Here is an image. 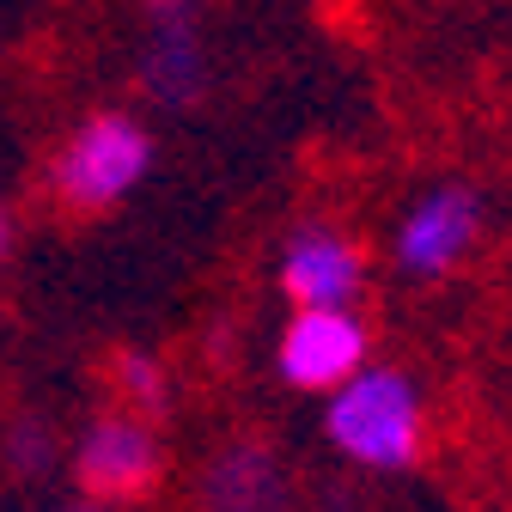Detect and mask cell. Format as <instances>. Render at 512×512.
I'll use <instances>...</instances> for the list:
<instances>
[{
    "instance_id": "1",
    "label": "cell",
    "mask_w": 512,
    "mask_h": 512,
    "mask_svg": "<svg viewBox=\"0 0 512 512\" xmlns=\"http://www.w3.org/2000/svg\"><path fill=\"white\" fill-rule=\"evenodd\" d=\"M324 427L330 445L360 470H409L421 458V397L397 366H360L348 384H336Z\"/></svg>"
},
{
    "instance_id": "2",
    "label": "cell",
    "mask_w": 512,
    "mask_h": 512,
    "mask_svg": "<svg viewBox=\"0 0 512 512\" xmlns=\"http://www.w3.org/2000/svg\"><path fill=\"white\" fill-rule=\"evenodd\" d=\"M147 165H153V135L135 116L104 110V116H86L61 141L49 165V196L68 214H104L147 177Z\"/></svg>"
},
{
    "instance_id": "3",
    "label": "cell",
    "mask_w": 512,
    "mask_h": 512,
    "mask_svg": "<svg viewBox=\"0 0 512 512\" xmlns=\"http://www.w3.org/2000/svg\"><path fill=\"white\" fill-rule=\"evenodd\" d=\"M165 458H159V433L153 421L141 415H98L80 445H74V476H80V494L98 500V506H122V500H141L153 482H159Z\"/></svg>"
},
{
    "instance_id": "4",
    "label": "cell",
    "mask_w": 512,
    "mask_h": 512,
    "mask_svg": "<svg viewBox=\"0 0 512 512\" xmlns=\"http://www.w3.org/2000/svg\"><path fill=\"white\" fill-rule=\"evenodd\" d=\"M275 366L293 391H336L366 366V324L354 305H293Z\"/></svg>"
},
{
    "instance_id": "5",
    "label": "cell",
    "mask_w": 512,
    "mask_h": 512,
    "mask_svg": "<svg viewBox=\"0 0 512 512\" xmlns=\"http://www.w3.org/2000/svg\"><path fill=\"white\" fill-rule=\"evenodd\" d=\"M482 196L464 183H439L427 189L421 202H409L403 226H397V269L409 281H439V275H452L464 256L476 250L482 238Z\"/></svg>"
},
{
    "instance_id": "6",
    "label": "cell",
    "mask_w": 512,
    "mask_h": 512,
    "mask_svg": "<svg viewBox=\"0 0 512 512\" xmlns=\"http://www.w3.org/2000/svg\"><path fill=\"white\" fill-rule=\"evenodd\" d=\"M196 500H202V512H293L299 482H293V464L269 439L238 433L208 452V464L196 476Z\"/></svg>"
},
{
    "instance_id": "7",
    "label": "cell",
    "mask_w": 512,
    "mask_h": 512,
    "mask_svg": "<svg viewBox=\"0 0 512 512\" xmlns=\"http://www.w3.org/2000/svg\"><path fill=\"white\" fill-rule=\"evenodd\" d=\"M366 287V256L336 226H299L281 244V293L293 305H354Z\"/></svg>"
},
{
    "instance_id": "8",
    "label": "cell",
    "mask_w": 512,
    "mask_h": 512,
    "mask_svg": "<svg viewBox=\"0 0 512 512\" xmlns=\"http://www.w3.org/2000/svg\"><path fill=\"white\" fill-rule=\"evenodd\" d=\"M141 80L159 104H196L208 86V49L189 0H153L147 43H141Z\"/></svg>"
},
{
    "instance_id": "9",
    "label": "cell",
    "mask_w": 512,
    "mask_h": 512,
    "mask_svg": "<svg viewBox=\"0 0 512 512\" xmlns=\"http://www.w3.org/2000/svg\"><path fill=\"white\" fill-rule=\"evenodd\" d=\"M110 384H116V397L128 415H141V421H159L171 409V378L153 354H116L110 366Z\"/></svg>"
},
{
    "instance_id": "10",
    "label": "cell",
    "mask_w": 512,
    "mask_h": 512,
    "mask_svg": "<svg viewBox=\"0 0 512 512\" xmlns=\"http://www.w3.org/2000/svg\"><path fill=\"white\" fill-rule=\"evenodd\" d=\"M0 452H7V470H13V476H25V482H31V476H49V470H55V458H61V452H55V427H49V421H13V427H7V439H0Z\"/></svg>"
},
{
    "instance_id": "11",
    "label": "cell",
    "mask_w": 512,
    "mask_h": 512,
    "mask_svg": "<svg viewBox=\"0 0 512 512\" xmlns=\"http://www.w3.org/2000/svg\"><path fill=\"white\" fill-rule=\"evenodd\" d=\"M7 244H13V214H7V202H0V256H7Z\"/></svg>"
},
{
    "instance_id": "12",
    "label": "cell",
    "mask_w": 512,
    "mask_h": 512,
    "mask_svg": "<svg viewBox=\"0 0 512 512\" xmlns=\"http://www.w3.org/2000/svg\"><path fill=\"white\" fill-rule=\"evenodd\" d=\"M55 512H104L98 500H74V506H55Z\"/></svg>"
}]
</instances>
